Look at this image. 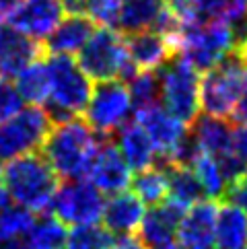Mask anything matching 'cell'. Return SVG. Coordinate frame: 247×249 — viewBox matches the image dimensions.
Listing matches in <instances>:
<instances>
[{
	"mask_svg": "<svg viewBox=\"0 0 247 249\" xmlns=\"http://www.w3.org/2000/svg\"><path fill=\"white\" fill-rule=\"evenodd\" d=\"M81 115L54 122L43 144V157L62 179H85L103 138Z\"/></svg>",
	"mask_w": 247,
	"mask_h": 249,
	"instance_id": "obj_1",
	"label": "cell"
},
{
	"mask_svg": "<svg viewBox=\"0 0 247 249\" xmlns=\"http://www.w3.org/2000/svg\"><path fill=\"white\" fill-rule=\"evenodd\" d=\"M11 198L33 212L52 208L58 190V173L43 155H21L6 161L0 169Z\"/></svg>",
	"mask_w": 247,
	"mask_h": 249,
	"instance_id": "obj_2",
	"label": "cell"
},
{
	"mask_svg": "<svg viewBox=\"0 0 247 249\" xmlns=\"http://www.w3.org/2000/svg\"><path fill=\"white\" fill-rule=\"evenodd\" d=\"M50 97H48V111L54 122H62L68 118L85 113L89 105L93 85L91 76L85 72L68 54H50Z\"/></svg>",
	"mask_w": 247,
	"mask_h": 249,
	"instance_id": "obj_3",
	"label": "cell"
},
{
	"mask_svg": "<svg viewBox=\"0 0 247 249\" xmlns=\"http://www.w3.org/2000/svg\"><path fill=\"white\" fill-rule=\"evenodd\" d=\"M247 87V50L233 48L200 81V105L208 115L229 118Z\"/></svg>",
	"mask_w": 247,
	"mask_h": 249,
	"instance_id": "obj_4",
	"label": "cell"
},
{
	"mask_svg": "<svg viewBox=\"0 0 247 249\" xmlns=\"http://www.w3.org/2000/svg\"><path fill=\"white\" fill-rule=\"evenodd\" d=\"M181 31L175 39V52L188 60L198 72H208L233 48L237 37L233 25L225 21H181Z\"/></svg>",
	"mask_w": 247,
	"mask_h": 249,
	"instance_id": "obj_5",
	"label": "cell"
},
{
	"mask_svg": "<svg viewBox=\"0 0 247 249\" xmlns=\"http://www.w3.org/2000/svg\"><path fill=\"white\" fill-rule=\"evenodd\" d=\"M78 64L91 76V81H111L122 78L128 83L138 72L130 58L128 41L120 29L101 27L95 29L89 41L78 52Z\"/></svg>",
	"mask_w": 247,
	"mask_h": 249,
	"instance_id": "obj_6",
	"label": "cell"
},
{
	"mask_svg": "<svg viewBox=\"0 0 247 249\" xmlns=\"http://www.w3.org/2000/svg\"><path fill=\"white\" fill-rule=\"evenodd\" d=\"M161 87L163 107L169 109L183 124H194L202 109L200 105V78L198 70L177 52L157 70Z\"/></svg>",
	"mask_w": 247,
	"mask_h": 249,
	"instance_id": "obj_7",
	"label": "cell"
},
{
	"mask_svg": "<svg viewBox=\"0 0 247 249\" xmlns=\"http://www.w3.org/2000/svg\"><path fill=\"white\" fill-rule=\"evenodd\" d=\"M52 126L54 120L48 109H41V105L23 107L0 126V161H11L43 148Z\"/></svg>",
	"mask_w": 247,
	"mask_h": 249,
	"instance_id": "obj_8",
	"label": "cell"
},
{
	"mask_svg": "<svg viewBox=\"0 0 247 249\" xmlns=\"http://www.w3.org/2000/svg\"><path fill=\"white\" fill-rule=\"evenodd\" d=\"M134 101L130 89L122 78L99 81L93 87L89 105L85 109V120L91 124L93 130L101 136H111L128 122Z\"/></svg>",
	"mask_w": 247,
	"mask_h": 249,
	"instance_id": "obj_9",
	"label": "cell"
},
{
	"mask_svg": "<svg viewBox=\"0 0 247 249\" xmlns=\"http://www.w3.org/2000/svg\"><path fill=\"white\" fill-rule=\"evenodd\" d=\"M103 192L87 179H68L64 185H58L52 202V212L72 227L97 222L103 216Z\"/></svg>",
	"mask_w": 247,
	"mask_h": 249,
	"instance_id": "obj_10",
	"label": "cell"
},
{
	"mask_svg": "<svg viewBox=\"0 0 247 249\" xmlns=\"http://www.w3.org/2000/svg\"><path fill=\"white\" fill-rule=\"evenodd\" d=\"M64 15L66 8L62 0H19V4L6 15V21L33 39H46Z\"/></svg>",
	"mask_w": 247,
	"mask_h": 249,
	"instance_id": "obj_11",
	"label": "cell"
},
{
	"mask_svg": "<svg viewBox=\"0 0 247 249\" xmlns=\"http://www.w3.org/2000/svg\"><path fill=\"white\" fill-rule=\"evenodd\" d=\"M136 120L142 124L144 130L148 132L153 144L157 148V155L167 163L171 159V155L175 153L183 138L188 136V124H183L179 118L163 107V105H151V107H142L136 109Z\"/></svg>",
	"mask_w": 247,
	"mask_h": 249,
	"instance_id": "obj_12",
	"label": "cell"
},
{
	"mask_svg": "<svg viewBox=\"0 0 247 249\" xmlns=\"http://www.w3.org/2000/svg\"><path fill=\"white\" fill-rule=\"evenodd\" d=\"M43 54L46 46H41L39 39H33L13 25L0 29V78L11 81Z\"/></svg>",
	"mask_w": 247,
	"mask_h": 249,
	"instance_id": "obj_13",
	"label": "cell"
},
{
	"mask_svg": "<svg viewBox=\"0 0 247 249\" xmlns=\"http://www.w3.org/2000/svg\"><path fill=\"white\" fill-rule=\"evenodd\" d=\"M87 177L99 192L113 196L124 192L132 183V169L126 163V159L122 157L118 144L103 138L99 153H97Z\"/></svg>",
	"mask_w": 247,
	"mask_h": 249,
	"instance_id": "obj_14",
	"label": "cell"
},
{
	"mask_svg": "<svg viewBox=\"0 0 247 249\" xmlns=\"http://www.w3.org/2000/svg\"><path fill=\"white\" fill-rule=\"evenodd\" d=\"M185 210H188V206H183L177 200H163L161 204H157L148 212H144V218L138 227V239L144 243V247L151 249L173 243Z\"/></svg>",
	"mask_w": 247,
	"mask_h": 249,
	"instance_id": "obj_15",
	"label": "cell"
},
{
	"mask_svg": "<svg viewBox=\"0 0 247 249\" xmlns=\"http://www.w3.org/2000/svg\"><path fill=\"white\" fill-rule=\"evenodd\" d=\"M218 204L208 198L200 200L185 210L177 227V241L181 249H198L214 245Z\"/></svg>",
	"mask_w": 247,
	"mask_h": 249,
	"instance_id": "obj_16",
	"label": "cell"
},
{
	"mask_svg": "<svg viewBox=\"0 0 247 249\" xmlns=\"http://www.w3.org/2000/svg\"><path fill=\"white\" fill-rule=\"evenodd\" d=\"M95 21L89 15H68L46 37V54H78L95 33Z\"/></svg>",
	"mask_w": 247,
	"mask_h": 249,
	"instance_id": "obj_17",
	"label": "cell"
},
{
	"mask_svg": "<svg viewBox=\"0 0 247 249\" xmlns=\"http://www.w3.org/2000/svg\"><path fill=\"white\" fill-rule=\"evenodd\" d=\"M126 41L130 58L138 70H159L175 54L173 43L155 29L130 33Z\"/></svg>",
	"mask_w": 247,
	"mask_h": 249,
	"instance_id": "obj_18",
	"label": "cell"
},
{
	"mask_svg": "<svg viewBox=\"0 0 247 249\" xmlns=\"http://www.w3.org/2000/svg\"><path fill=\"white\" fill-rule=\"evenodd\" d=\"M116 134H118V148L132 171H144V169L155 165L159 157L157 148L151 136H148V132L136 118L124 124Z\"/></svg>",
	"mask_w": 247,
	"mask_h": 249,
	"instance_id": "obj_19",
	"label": "cell"
},
{
	"mask_svg": "<svg viewBox=\"0 0 247 249\" xmlns=\"http://www.w3.org/2000/svg\"><path fill=\"white\" fill-rule=\"evenodd\" d=\"M103 222L111 233L130 235L140 227L144 218V202L138 198L136 192H120L113 194L111 200L103 208Z\"/></svg>",
	"mask_w": 247,
	"mask_h": 249,
	"instance_id": "obj_20",
	"label": "cell"
},
{
	"mask_svg": "<svg viewBox=\"0 0 247 249\" xmlns=\"http://www.w3.org/2000/svg\"><path fill=\"white\" fill-rule=\"evenodd\" d=\"M192 136L198 142L200 150L206 155L223 157L225 153L231 150L233 130L225 118H216V115H208V113L204 118H196Z\"/></svg>",
	"mask_w": 247,
	"mask_h": 249,
	"instance_id": "obj_21",
	"label": "cell"
},
{
	"mask_svg": "<svg viewBox=\"0 0 247 249\" xmlns=\"http://www.w3.org/2000/svg\"><path fill=\"white\" fill-rule=\"evenodd\" d=\"M214 243L218 249H245L247 247V212L227 204L218 208Z\"/></svg>",
	"mask_w": 247,
	"mask_h": 249,
	"instance_id": "obj_22",
	"label": "cell"
},
{
	"mask_svg": "<svg viewBox=\"0 0 247 249\" xmlns=\"http://www.w3.org/2000/svg\"><path fill=\"white\" fill-rule=\"evenodd\" d=\"M165 4V0H122L116 27L124 35L153 29L157 17L161 15Z\"/></svg>",
	"mask_w": 247,
	"mask_h": 249,
	"instance_id": "obj_23",
	"label": "cell"
},
{
	"mask_svg": "<svg viewBox=\"0 0 247 249\" xmlns=\"http://www.w3.org/2000/svg\"><path fill=\"white\" fill-rule=\"evenodd\" d=\"M15 87L21 93L23 101H27L29 105H43L48 103L50 97V68L48 62H43L41 58L31 62V64L21 70L15 76Z\"/></svg>",
	"mask_w": 247,
	"mask_h": 249,
	"instance_id": "obj_24",
	"label": "cell"
},
{
	"mask_svg": "<svg viewBox=\"0 0 247 249\" xmlns=\"http://www.w3.org/2000/svg\"><path fill=\"white\" fill-rule=\"evenodd\" d=\"M27 249H62L66 247V222L56 214H46L35 220L31 231L23 237Z\"/></svg>",
	"mask_w": 247,
	"mask_h": 249,
	"instance_id": "obj_25",
	"label": "cell"
},
{
	"mask_svg": "<svg viewBox=\"0 0 247 249\" xmlns=\"http://www.w3.org/2000/svg\"><path fill=\"white\" fill-rule=\"evenodd\" d=\"M167 173H169V198L177 200L183 206H192L202 200L204 190L198 179L194 167L190 165H167Z\"/></svg>",
	"mask_w": 247,
	"mask_h": 249,
	"instance_id": "obj_26",
	"label": "cell"
},
{
	"mask_svg": "<svg viewBox=\"0 0 247 249\" xmlns=\"http://www.w3.org/2000/svg\"><path fill=\"white\" fill-rule=\"evenodd\" d=\"M134 192L140 200L148 206H157L163 200L169 198V173L167 167H148L144 171H138V175L132 179Z\"/></svg>",
	"mask_w": 247,
	"mask_h": 249,
	"instance_id": "obj_27",
	"label": "cell"
},
{
	"mask_svg": "<svg viewBox=\"0 0 247 249\" xmlns=\"http://www.w3.org/2000/svg\"><path fill=\"white\" fill-rule=\"evenodd\" d=\"M194 171H196L198 179L202 183V190H204V196L208 198L216 200L218 196H223L225 190H227V177H225V171L220 167V161L212 155H206L202 153L196 161H194Z\"/></svg>",
	"mask_w": 247,
	"mask_h": 249,
	"instance_id": "obj_28",
	"label": "cell"
},
{
	"mask_svg": "<svg viewBox=\"0 0 247 249\" xmlns=\"http://www.w3.org/2000/svg\"><path fill=\"white\" fill-rule=\"evenodd\" d=\"M35 220L37 218H35L33 210L21 206V204H15V206L8 204L0 212V245L25 237L35 225Z\"/></svg>",
	"mask_w": 247,
	"mask_h": 249,
	"instance_id": "obj_29",
	"label": "cell"
},
{
	"mask_svg": "<svg viewBox=\"0 0 247 249\" xmlns=\"http://www.w3.org/2000/svg\"><path fill=\"white\" fill-rule=\"evenodd\" d=\"M113 235L107 227H99L97 222L89 225H74L68 231L66 249H111Z\"/></svg>",
	"mask_w": 247,
	"mask_h": 249,
	"instance_id": "obj_30",
	"label": "cell"
},
{
	"mask_svg": "<svg viewBox=\"0 0 247 249\" xmlns=\"http://www.w3.org/2000/svg\"><path fill=\"white\" fill-rule=\"evenodd\" d=\"M130 89L134 109L151 107L161 99V87H159L157 70H138V72L126 83Z\"/></svg>",
	"mask_w": 247,
	"mask_h": 249,
	"instance_id": "obj_31",
	"label": "cell"
},
{
	"mask_svg": "<svg viewBox=\"0 0 247 249\" xmlns=\"http://www.w3.org/2000/svg\"><path fill=\"white\" fill-rule=\"evenodd\" d=\"M122 0H87V15L101 25V27H113L118 25Z\"/></svg>",
	"mask_w": 247,
	"mask_h": 249,
	"instance_id": "obj_32",
	"label": "cell"
},
{
	"mask_svg": "<svg viewBox=\"0 0 247 249\" xmlns=\"http://www.w3.org/2000/svg\"><path fill=\"white\" fill-rule=\"evenodd\" d=\"M23 109V97L8 78H0V122L11 120Z\"/></svg>",
	"mask_w": 247,
	"mask_h": 249,
	"instance_id": "obj_33",
	"label": "cell"
},
{
	"mask_svg": "<svg viewBox=\"0 0 247 249\" xmlns=\"http://www.w3.org/2000/svg\"><path fill=\"white\" fill-rule=\"evenodd\" d=\"M223 196L227 198L229 204H233V206L247 212V173L229 183Z\"/></svg>",
	"mask_w": 247,
	"mask_h": 249,
	"instance_id": "obj_34",
	"label": "cell"
},
{
	"mask_svg": "<svg viewBox=\"0 0 247 249\" xmlns=\"http://www.w3.org/2000/svg\"><path fill=\"white\" fill-rule=\"evenodd\" d=\"M231 153L247 167V126H245V124H241L237 130H233Z\"/></svg>",
	"mask_w": 247,
	"mask_h": 249,
	"instance_id": "obj_35",
	"label": "cell"
},
{
	"mask_svg": "<svg viewBox=\"0 0 247 249\" xmlns=\"http://www.w3.org/2000/svg\"><path fill=\"white\" fill-rule=\"evenodd\" d=\"M111 249H144V243L138 237H132L130 233V235H122L120 239H116Z\"/></svg>",
	"mask_w": 247,
	"mask_h": 249,
	"instance_id": "obj_36",
	"label": "cell"
},
{
	"mask_svg": "<svg viewBox=\"0 0 247 249\" xmlns=\"http://www.w3.org/2000/svg\"><path fill=\"white\" fill-rule=\"evenodd\" d=\"M233 120L237 124H245L247 126V87H245V91L241 93L239 101H237L235 109H233Z\"/></svg>",
	"mask_w": 247,
	"mask_h": 249,
	"instance_id": "obj_37",
	"label": "cell"
},
{
	"mask_svg": "<svg viewBox=\"0 0 247 249\" xmlns=\"http://www.w3.org/2000/svg\"><path fill=\"white\" fill-rule=\"evenodd\" d=\"M8 200H11V194H8L6 185L2 181V175H0V212H2L6 206H8Z\"/></svg>",
	"mask_w": 247,
	"mask_h": 249,
	"instance_id": "obj_38",
	"label": "cell"
},
{
	"mask_svg": "<svg viewBox=\"0 0 247 249\" xmlns=\"http://www.w3.org/2000/svg\"><path fill=\"white\" fill-rule=\"evenodd\" d=\"M165 2L169 4V6H171V8H173V11L177 13V15H181V13L185 11V8H188L190 0H165Z\"/></svg>",
	"mask_w": 247,
	"mask_h": 249,
	"instance_id": "obj_39",
	"label": "cell"
},
{
	"mask_svg": "<svg viewBox=\"0 0 247 249\" xmlns=\"http://www.w3.org/2000/svg\"><path fill=\"white\" fill-rule=\"evenodd\" d=\"M153 249H179V247H175L173 243H169V245H161V247H153Z\"/></svg>",
	"mask_w": 247,
	"mask_h": 249,
	"instance_id": "obj_40",
	"label": "cell"
},
{
	"mask_svg": "<svg viewBox=\"0 0 247 249\" xmlns=\"http://www.w3.org/2000/svg\"><path fill=\"white\" fill-rule=\"evenodd\" d=\"M2 19H4V15H2V11H0V29H2Z\"/></svg>",
	"mask_w": 247,
	"mask_h": 249,
	"instance_id": "obj_41",
	"label": "cell"
},
{
	"mask_svg": "<svg viewBox=\"0 0 247 249\" xmlns=\"http://www.w3.org/2000/svg\"><path fill=\"white\" fill-rule=\"evenodd\" d=\"M198 249H218V247H212V245H208V247H198Z\"/></svg>",
	"mask_w": 247,
	"mask_h": 249,
	"instance_id": "obj_42",
	"label": "cell"
},
{
	"mask_svg": "<svg viewBox=\"0 0 247 249\" xmlns=\"http://www.w3.org/2000/svg\"><path fill=\"white\" fill-rule=\"evenodd\" d=\"M245 50H247V43H245Z\"/></svg>",
	"mask_w": 247,
	"mask_h": 249,
	"instance_id": "obj_43",
	"label": "cell"
}]
</instances>
